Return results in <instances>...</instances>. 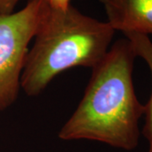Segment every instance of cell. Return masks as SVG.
<instances>
[{"mask_svg":"<svg viewBox=\"0 0 152 152\" xmlns=\"http://www.w3.org/2000/svg\"><path fill=\"white\" fill-rule=\"evenodd\" d=\"M134 50L127 38L116 41L92 69L78 107L58 133L63 140H87L124 151L139 145L145 105L136 96Z\"/></svg>","mask_w":152,"mask_h":152,"instance_id":"6da1fadb","label":"cell"},{"mask_svg":"<svg viewBox=\"0 0 152 152\" xmlns=\"http://www.w3.org/2000/svg\"><path fill=\"white\" fill-rule=\"evenodd\" d=\"M115 31L107 21L86 15L71 4L66 10L49 5L29 49L20 86L37 96L55 77L75 67L93 68L112 46Z\"/></svg>","mask_w":152,"mask_h":152,"instance_id":"7a4b0ae2","label":"cell"},{"mask_svg":"<svg viewBox=\"0 0 152 152\" xmlns=\"http://www.w3.org/2000/svg\"><path fill=\"white\" fill-rule=\"evenodd\" d=\"M47 0H28L20 10L0 15V111L15 102L29 44L48 9Z\"/></svg>","mask_w":152,"mask_h":152,"instance_id":"3957f363","label":"cell"},{"mask_svg":"<svg viewBox=\"0 0 152 152\" xmlns=\"http://www.w3.org/2000/svg\"><path fill=\"white\" fill-rule=\"evenodd\" d=\"M114 31L152 35V0H99Z\"/></svg>","mask_w":152,"mask_h":152,"instance_id":"277c9868","label":"cell"},{"mask_svg":"<svg viewBox=\"0 0 152 152\" xmlns=\"http://www.w3.org/2000/svg\"><path fill=\"white\" fill-rule=\"evenodd\" d=\"M125 37L132 44L137 57L141 58L147 64L151 75L152 84V42L150 37L139 33H126ZM145 124L142 129V134L149 143L147 152H152V86L151 92L147 103L145 105Z\"/></svg>","mask_w":152,"mask_h":152,"instance_id":"5b68a950","label":"cell"},{"mask_svg":"<svg viewBox=\"0 0 152 152\" xmlns=\"http://www.w3.org/2000/svg\"><path fill=\"white\" fill-rule=\"evenodd\" d=\"M20 0H0V15H10L14 13Z\"/></svg>","mask_w":152,"mask_h":152,"instance_id":"8992f818","label":"cell"},{"mask_svg":"<svg viewBox=\"0 0 152 152\" xmlns=\"http://www.w3.org/2000/svg\"><path fill=\"white\" fill-rule=\"evenodd\" d=\"M49 7L56 10H66L71 5V0H47Z\"/></svg>","mask_w":152,"mask_h":152,"instance_id":"52a82bcc","label":"cell"}]
</instances>
